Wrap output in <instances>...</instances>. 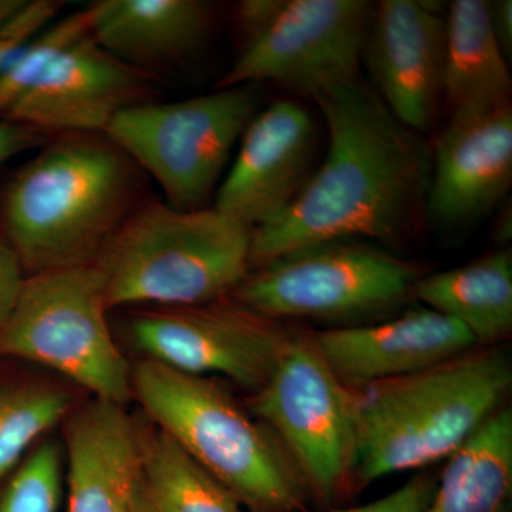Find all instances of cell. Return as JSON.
<instances>
[{
  "label": "cell",
  "instance_id": "4fadbf2b",
  "mask_svg": "<svg viewBox=\"0 0 512 512\" xmlns=\"http://www.w3.org/2000/svg\"><path fill=\"white\" fill-rule=\"evenodd\" d=\"M446 19L420 0L373 6L362 62L375 93L403 126L427 133L443 100Z\"/></svg>",
  "mask_w": 512,
  "mask_h": 512
},
{
  "label": "cell",
  "instance_id": "2e32d148",
  "mask_svg": "<svg viewBox=\"0 0 512 512\" xmlns=\"http://www.w3.org/2000/svg\"><path fill=\"white\" fill-rule=\"evenodd\" d=\"M312 339L346 387L413 375L477 348L460 323L427 306L379 323L319 330Z\"/></svg>",
  "mask_w": 512,
  "mask_h": 512
},
{
  "label": "cell",
  "instance_id": "30bf717a",
  "mask_svg": "<svg viewBox=\"0 0 512 512\" xmlns=\"http://www.w3.org/2000/svg\"><path fill=\"white\" fill-rule=\"evenodd\" d=\"M254 412L298 471L306 490L333 503L355 477L356 397L316 349L312 335H291Z\"/></svg>",
  "mask_w": 512,
  "mask_h": 512
},
{
  "label": "cell",
  "instance_id": "8fae6325",
  "mask_svg": "<svg viewBox=\"0 0 512 512\" xmlns=\"http://www.w3.org/2000/svg\"><path fill=\"white\" fill-rule=\"evenodd\" d=\"M147 360L185 375H221L251 392L264 386L288 342L275 320L220 301L141 312L128 323Z\"/></svg>",
  "mask_w": 512,
  "mask_h": 512
},
{
  "label": "cell",
  "instance_id": "f1b7e54d",
  "mask_svg": "<svg viewBox=\"0 0 512 512\" xmlns=\"http://www.w3.org/2000/svg\"><path fill=\"white\" fill-rule=\"evenodd\" d=\"M42 140L43 134L0 117V165L18 156L22 151L39 146Z\"/></svg>",
  "mask_w": 512,
  "mask_h": 512
},
{
  "label": "cell",
  "instance_id": "f546056e",
  "mask_svg": "<svg viewBox=\"0 0 512 512\" xmlns=\"http://www.w3.org/2000/svg\"><path fill=\"white\" fill-rule=\"evenodd\" d=\"M488 3L491 29L498 45L508 62L512 57V2L511 0H493Z\"/></svg>",
  "mask_w": 512,
  "mask_h": 512
},
{
  "label": "cell",
  "instance_id": "1f68e13d",
  "mask_svg": "<svg viewBox=\"0 0 512 512\" xmlns=\"http://www.w3.org/2000/svg\"><path fill=\"white\" fill-rule=\"evenodd\" d=\"M23 3L25 0H0V28L18 12Z\"/></svg>",
  "mask_w": 512,
  "mask_h": 512
},
{
  "label": "cell",
  "instance_id": "5bb4252c",
  "mask_svg": "<svg viewBox=\"0 0 512 512\" xmlns=\"http://www.w3.org/2000/svg\"><path fill=\"white\" fill-rule=\"evenodd\" d=\"M512 183V107L448 119L431 146L426 222L463 231L491 214Z\"/></svg>",
  "mask_w": 512,
  "mask_h": 512
},
{
  "label": "cell",
  "instance_id": "7a4b0ae2",
  "mask_svg": "<svg viewBox=\"0 0 512 512\" xmlns=\"http://www.w3.org/2000/svg\"><path fill=\"white\" fill-rule=\"evenodd\" d=\"M109 138L66 134L6 185L3 241L29 275L94 264L130 214L136 177Z\"/></svg>",
  "mask_w": 512,
  "mask_h": 512
},
{
  "label": "cell",
  "instance_id": "603a6c76",
  "mask_svg": "<svg viewBox=\"0 0 512 512\" xmlns=\"http://www.w3.org/2000/svg\"><path fill=\"white\" fill-rule=\"evenodd\" d=\"M72 410L73 397L55 384H0V477L18 466L35 441Z\"/></svg>",
  "mask_w": 512,
  "mask_h": 512
},
{
  "label": "cell",
  "instance_id": "9a60e30c",
  "mask_svg": "<svg viewBox=\"0 0 512 512\" xmlns=\"http://www.w3.org/2000/svg\"><path fill=\"white\" fill-rule=\"evenodd\" d=\"M140 70L101 49L93 37L77 43L6 114L43 134H104L117 114L143 103Z\"/></svg>",
  "mask_w": 512,
  "mask_h": 512
},
{
  "label": "cell",
  "instance_id": "ffe728a7",
  "mask_svg": "<svg viewBox=\"0 0 512 512\" xmlns=\"http://www.w3.org/2000/svg\"><path fill=\"white\" fill-rule=\"evenodd\" d=\"M413 298L456 320L477 346H498L512 330V254L501 248L466 265L420 276Z\"/></svg>",
  "mask_w": 512,
  "mask_h": 512
},
{
  "label": "cell",
  "instance_id": "ba28073f",
  "mask_svg": "<svg viewBox=\"0 0 512 512\" xmlns=\"http://www.w3.org/2000/svg\"><path fill=\"white\" fill-rule=\"evenodd\" d=\"M373 5L363 0H245L244 46L221 89L279 84L315 101L359 79Z\"/></svg>",
  "mask_w": 512,
  "mask_h": 512
},
{
  "label": "cell",
  "instance_id": "e0dca14e",
  "mask_svg": "<svg viewBox=\"0 0 512 512\" xmlns=\"http://www.w3.org/2000/svg\"><path fill=\"white\" fill-rule=\"evenodd\" d=\"M66 512H128L138 454L137 421L120 404L94 399L64 424Z\"/></svg>",
  "mask_w": 512,
  "mask_h": 512
},
{
  "label": "cell",
  "instance_id": "4316f807",
  "mask_svg": "<svg viewBox=\"0 0 512 512\" xmlns=\"http://www.w3.org/2000/svg\"><path fill=\"white\" fill-rule=\"evenodd\" d=\"M437 477L419 474L407 481L399 490L380 498L375 503L336 512H423L433 498Z\"/></svg>",
  "mask_w": 512,
  "mask_h": 512
},
{
  "label": "cell",
  "instance_id": "d4e9b609",
  "mask_svg": "<svg viewBox=\"0 0 512 512\" xmlns=\"http://www.w3.org/2000/svg\"><path fill=\"white\" fill-rule=\"evenodd\" d=\"M63 454L42 441L0 491V512H56L62 497Z\"/></svg>",
  "mask_w": 512,
  "mask_h": 512
},
{
  "label": "cell",
  "instance_id": "44dd1931",
  "mask_svg": "<svg viewBox=\"0 0 512 512\" xmlns=\"http://www.w3.org/2000/svg\"><path fill=\"white\" fill-rule=\"evenodd\" d=\"M138 454L128 512H238V501L164 430L137 421Z\"/></svg>",
  "mask_w": 512,
  "mask_h": 512
},
{
  "label": "cell",
  "instance_id": "7402d4cb",
  "mask_svg": "<svg viewBox=\"0 0 512 512\" xmlns=\"http://www.w3.org/2000/svg\"><path fill=\"white\" fill-rule=\"evenodd\" d=\"M512 500V410L500 407L448 457L423 512H508Z\"/></svg>",
  "mask_w": 512,
  "mask_h": 512
},
{
  "label": "cell",
  "instance_id": "9c48e42d",
  "mask_svg": "<svg viewBox=\"0 0 512 512\" xmlns=\"http://www.w3.org/2000/svg\"><path fill=\"white\" fill-rule=\"evenodd\" d=\"M254 87H227L174 103H143L114 117L104 137L163 188L167 204L201 210L258 113Z\"/></svg>",
  "mask_w": 512,
  "mask_h": 512
},
{
  "label": "cell",
  "instance_id": "6da1fadb",
  "mask_svg": "<svg viewBox=\"0 0 512 512\" xmlns=\"http://www.w3.org/2000/svg\"><path fill=\"white\" fill-rule=\"evenodd\" d=\"M328 127L325 160L279 217L252 229L251 266L329 239L403 245L426 222L431 146L357 79L315 100Z\"/></svg>",
  "mask_w": 512,
  "mask_h": 512
},
{
  "label": "cell",
  "instance_id": "3957f363",
  "mask_svg": "<svg viewBox=\"0 0 512 512\" xmlns=\"http://www.w3.org/2000/svg\"><path fill=\"white\" fill-rule=\"evenodd\" d=\"M512 383L507 350L477 346L356 397L355 477L369 484L448 458L501 406Z\"/></svg>",
  "mask_w": 512,
  "mask_h": 512
},
{
  "label": "cell",
  "instance_id": "7c38bea8",
  "mask_svg": "<svg viewBox=\"0 0 512 512\" xmlns=\"http://www.w3.org/2000/svg\"><path fill=\"white\" fill-rule=\"evenodd\" d=\"M319 128L295 100L258 111L220 187L215 210L251 229L274 221L301 194L315 171Z\"/></svg>",
  "mask_w": 512,
  "mask_h": 512
},
{
  "label": "cell",
  "instance_id": "cb8c5ba5",
  "mask_svg": "<svg viewBox=\"0 0 512 512\" xmlns=\"http://www.w3.org/2000/svg\"><path fill=\"white\" fill-rule=\"evenodd\" d=\"M92 19L90 6L56 19L19 53L0 74V117H6L67 50L92 36Z\"/></svg>",
  "mask_w": 512,
  "mask_h": 512
},
{
  "label": "cell",
  "instance_id": "277c9868",
  "mask_svg": "<svg viewBox=\"0 0 512 512\" xmlns=\"http://www.w3.org/2000/svg\"><path fill=\"white\" fill-rule=\"evenodd\" d=\"M252 229L215 208L146 202L127 215L94 262L109 309L221 301L247 278Z\"/></svg>",
  "mask_w": 512,
  "mask_h": 512
},
{
  "label": "cell",
  "instance_id": "484cf974",
  "mask_svg": "<svg viewBox=\"0 0 512 512\" xmlns=\"http://www.w3.org/2000/svg\"><path fill=\"white\" fill-rule=\"evenodd\" d=\"M60 3L52 0L25 2L0 28V74L15 62L19 53L57 19Z\"/></svg>",
  "mask_w": 512,
  "mask_h": 512
},
{
  "label": "cell",
  "instance_id": "52a82bcc",
  "mask_svg": "<svg viewBox=\"0 0 512 512\" xmlns=\"http://www.w3.org/2000/svg\"><path fill=\"white\" fill-rule=\"evenodd\" d=\"M420 276L416 266L375 242L329 239L258 266L234 293L239 306L275 322L352 326L399 308Z\"/></svg>",
  "mask_w": 512,
  "mask_h": 512
},
{
  "label": "cell",
  "instance_id": "83f0119b",
  "mask_svg": "<svg viewBox=\"0 0 512 512\" xmlns=\"http://www.w3.org/2000/svg\"><path fill=\"white\" fill-rule=\"evenodd\" d=\"M25 278V271L20 265L18 256L0 238V329L12 312Z\"/></svg>",
  "mask_w": 512,
  "mask_h": 512
},
{
  "label": "cell",
  "instance_id": "d6986e66",
  "mask_svg": "<svg viewBox=\"0 0 512 512\" xmlns=\"http://www.w3.org/2000/svg\"><path fill=\"white\" fill-rule=\"evenodd\" d=\"M443 100L448 117L511 104L510 62L495 39L485 0H454L446 18Z\"/></svg>",
  "mask_w": 512,
  "mask_h": 512
},
{
  "label": "cell",
  "instance_id": "8992f818",
  "mask_svg": "<svg viewBox=\"0 0 512 512\" xmlns=\"http://www.w3.org/2000/svg\"><path fill=\"white\" fill-rule=\"evenodd\" d=\"M107 311L106 279L96 264L29 275L0 329V357L49 367L94 399L126 406L133 369Z\"/></svg>",
  "mask_w": 512,
  "mask_h": 512
},
{
  "label": "cell",
  "instance_id": "ac0fdd59",
  "mask_svg": "<svg viewBox=\"0 0 512 512\" xmlns=\"http://www.w3.org/2000/svg\"><path fill=\"white\" fill-rule=\"evenodd\" d=\"M90 9L94 42L137 70L190 55L207 37L212 18L201 0H101Z\"/></svg>",
  "mask_w": 512,
  "mask_h": 512
},
{
  "label": "cell",
  "instance_id": "5b68a950",
  "mask_svg": "<svg viewBox=\"0 0 512 512\" xmlns=\"http://www.w3.org/2000/svg\"><path fill=\"white\" fill-rule=\"evenodd\" d=\"M133 396L147 419L252 512H298L306 487L264 424L207 377L151 360L133 369Z\"/></svg>",
  "mask_w": 512,
  "mask_h": 512
},
{
  "label": "cell",
  "instance_id": "4dcf8cb0",
  "mask_svg": "<svg viewBox=\"0 0 512 512\" xmlns=\"http://www.w3.org/2000/svg\"><path fill=\"white\" fill-rule=\"evenodd\" d=\"M495 238L501 244L507 245L512 238V212L511 205H504L503 210L498 214L497 220H495L494 229Z\"/></svg>",
  "mask_w": 512,
  "mask_h": 512
}]
</instances>
